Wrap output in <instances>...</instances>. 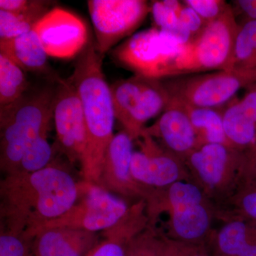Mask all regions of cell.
Returning a JSON list of instances; mask_svg holds the SVG:
<instances>
[{
    "label": "cell",
    "mask_w": 256,
    "mask_h": 256,
    "mask_svg": "<svg viewBox=\"0 0 256 256\" xmlns=\"http://www.w3.org/2000/svg\"><path fill=\"white\" fill-rule=\"evenodd\" d=\"M78 190L66 170L52 163L35 172L6 175L1 182L2 210L10 230L28 240L37 229L72 208Z\"/></svg>",
    "instance_id": "cell-1"
},
{
    "label": "cell",
    "mask_w": 256,
    "mask_h": 256,
    "mask_svg": "<svg viewBox=\"0 0 256 256\" xmlns=\"http://www.w3.org/2000/svg\"><path fill=\"white\" fill-rule=\"evenodd\" d=\"M104 56L90 40L78 55L70 78L78 90L85 116L86 141L80 160L84 181L99 185L108 148L114 134L110 87L102 70Z\"/></svg>",
    "instance_id": "cell-2"
},
{
    "label": "cell",
    "mask_w": 256,
    "mask_h": 256,
    "mask_svg": "<svg viewBox=\"0 0 256 256\" xmlns=\"http://www.w3.org/2000/svg\"><path fill=\"white\" fill-rule=\"evenodd\" d=\"M56 86L28 92L0 108V164L6 175L16 171L23 154L38 136L48 132L53 118Z\"/></svg>",
    "instance_id": "cell-3"
},
{
    "label": "cell",
    "mask_w": 256,
    "mask_h": 256,
    "mask_svg": "<svg viewBox=\"0 0 256 256\" xmlns=\"http://www.w3.org/2000/svg\"><path fill=\"white\" fill-rule=\"evenodd\" d=\"M238 23L232 4L218 20L184 45L168 64L161 80L202 72L226 70L233 55Z\"/></svg>",
    "instance_id": "cell-4"
},
{
    "label": "cell",
    "mask_w": 256,
    "mask_h": 256,
    "mask_svg": "<svg viewBox=\"0 0 256 256\" xmlns=\"http://www.w3.org/2000/svg\"><path fill=\"white\" fill-rule=\"evenodd\" d=\"M161 80L170 100L195 107L220 108L240 89L256 82V68L226 69Z\"/></svg>",
    "instance_id": "cell-5"
},
{
    "label": "cell",
    "mask_w": 256,
    "mask_h": 256,
    "mask_svg": "<svg viewBox=\"0 0 256 256\" xmlns=\"http://www.w3.org/2000/svg\"><path fill=\"white\" fill-rule=\"evenodd\" d=\"M114 117L133 141L150 120L164 110L169 95L161 80L134 75L110 86Z\"/></svg>",
    "instance_id": "cell-6"
},
{
    "label": "cell",
    "mask_w": 256,
    "mask_h": 256,
    "mask_svg": "<svg viewBox=\"0 0 256 256\" xmlns=\"http://www.w3.org/2000/svg\"><path fill=\"white\" fill-rule=\"evenodd\" d=\"M78 188V200L72 208L37 229L30 239L41 230L53 228L78 229L90 233L107 230L118 224L130 208L124 200L100 185L82 181Z\"/></svg>",
    "instance_id": "cell-7"
},
{
    "label": "cell",
    "mask_w": 256,
    "mask_h": 256,
    "mask_svg": "<svg viewBox=\"0 0 256 256\" xmlns=\"http://www.w3.org/2000/svg\"><path fill=\"white\" fill-rule=\"evenodd\" d=\"M183 46L154 26L134 34L111 54L116 63L134 75L161 80L165 67Z\"/></svg>",
    "instance_id": "cell-8"
},
{
    "label": "cell",
    "mask_w": 256,
    "mask_h": 256,
    "mask_svg": "<svg viewBox=\"0 0 256 256\" xmlns=\"http://www.w3.org/2000/svg\"><path fill=\"white\" fill-rule=\"evenodd\" d=\"M87 4L96 47L104 56L132 34L151 12V4L144 0H89Z\"/></svg>",
    "instance_id": "cell-9"
},
{
    "label": "cell",
    "mask_w": 256,
    "mask_h": 256,
    "mask_svg": "<svg viewBox=\"0 0 256 256\" xmlns=\"http://www.w3.org/2000/svg\"><path fill=\"white\" fill-rule=\"evenodd\" d=\"M166 208L176 238L195 244L210 229L212 212L200 186L180 180L168 188Z\"/></svg>",
    "instance_id": "cell-10"
},
{
    "label": "cell",
    "mask_w": 256,
    "mask_h": 256,
    "mask_svg": "<svg viewBox=\"0 0 256 256\" xmlns=\"http://www.w3.org/2000/svg\"><path fill=\"white\" fill-rule=\"evenodd\" d=\"M208 191L226 192L237 188L244 174L246 153L222 144H206L184 160Z\"/></svg>",
    "instance_id": "cell-11"
},
{
    "label": "cell",
    "mask_w": 256,
    "mask_h": 256,
    "mask_svg": "<svg viewBox=\"0 0 256 256\" xmlns=\"http://www.w3.org/2000/svg\"><path fill=\"white\" fill-rule=\"evenodd\" d=\"M53 119L57 148L70 162H80L86 141L85 116L78 90L70 77L56 82Z\"/></svg>",
    "instance_id": "cell-12"
},
{
    "label": "cell",
    "mask_w": 256,
    "mask_h": 256,
    "mask_svg": "<svg viewBox=\"0 0 256 256\" xmlns=\"http://www.w3.org/2000/svg\"><path fill=\"white\" fill-rule=\"evenodd\" d=\"M48 56L69 60L80 54L89 41L86 24L63 8H54L35 24Z\"/></svg>",
    "instance_id": "cell-13"
},
{
    "label": "cell",
    "mask_w": 256,
    "mask_h": 256,
    "mask_svg": "<svg viewBox=\"0 0 256 256\" xmlns=\"http://www.w3.org/2000/svg\"><path fill=\"white\" fill-rule=\"evenodd\" d=\"M138 140L140 150L133 153L130 166L131 174L137 182L144 186L162 188L182 180V160L146 132H142Z\"/></svg>",
    "instance_id": "cell-14"
},
{
    "label": "cell",
    "mask_w": 256,
    "mask_h": 256,
    "mask_svg": "<svg viewBox=\"0 0 256 256\" xmlns=\"http://www.w3.org/2000/svg\"><path fill=\"white\" fill-rule=\"evenodd\" d=\"M132 142L124 130L114 134L106 152L99 185L122 196H148L146 186L137 182L131 174Z\"/></svg>",
    "instance_id": "cell-15"
},
{
    "label": "cell",
    "mask_w": 256,
    "mask_h": 256,
    "mask_svg": "<svg viewBox=\"0 0 256 256\" xmlns=\"http://www.w3.org/2000/svg\"><path fill=\"white\" fill-rule=\"evenodd\" d=\"M143 132L154 140L161 141L165 149L180 159L184 160L197 148H200L196 131L188 114L182 108L169 100L162 114Z\"/></svg>",
    "instance_id": "cell-16"
},
{
    "label": "cell",
    "mask_w": 256,
    "mask_h": 256,
    "mask_svg": "<svg viewBox=\"0 0 256 256\" xmlns=\"http://www.w3.org/2000/svg\"><path fill=\"white\" fill-rule=\"evenodd\" d=\"M32 238L30 256H86L97 244L95 233L70 228L45 229Z\"/></svg>",
    "instance_id": "cell-17"
},
{
    "label": "cell",
    "mask_w": 256,
    "mask_h": 256,
    "mask_svg": "<svg viewBox=\"0 0 256 256\" xmlns=\"http://www.w3.org/2000/svg\"><path fill=\"white\" fill-rule=\"evenodd\" d=\"M0 53L14 62L24 72L46 76L56 82L48 62V55L40 37L32 30L11 40H0Z\"/></svg>",
    "instance_id": "cell-18"
},
{
    "label": "cell",
    "mask_w": 256,
    "mask_h": 256,
    "mask_svg": "<svg viewBox=\"0 0 256 256\" xmlns=\"http://www.w3.org/2000/svg\"><path fill=\"white\" fill-rule=\"evenodd\" d=\"M217 246L224 256H256V226L237 216L220 228Z\"/></svg>",
    "instance_id": "cell-19"
},
{
    "label": "cell",
    "mask_w": 256,
    "mask_h": 256,
    "mask_svg": "<svg viewBox=\"0 0 256 256\" xmlns=\"http://www.w3.org/2000/svg\"><path fill=\"white\" fill-rule=\"evenodd\" d=\"M181 106L188 114L200 146L206 144H222L230 146L224 132L222 112L218 108L195 107L170 100Z\"/></svg>",
    "instance_id": "cell-20"
},
{
    "label": "cell",
    "mask_w": 256,
    "mask_h": 256,
    "mask_svg": "<svg viewBox=\"0 0 256 256\" xmlns=\"http://www.w3.org/2000/svg\"><path fill=\"white\" fill-rule=\"evenodd\" d=\"M224 132L229 144L234 149L246 152L254 144L256 122L244 112L240 101L234 99L222 112Z\"/></svg>",
    "instance_id": "cell-21"
},
{
    "label": "cell",
    "mask_w": 256,
    "mask_h": 256,
    "mask_svg": "<svg viewBox=\"0 0 256 256\" xmlns=\"http://www.w3.org/2000/svg\"><path fill=\"white\" fill-rule=\"evenodd\" d=\"M26 73L6 56L0 53V108L14 104L28 92Z\"/></svg>",
    "instance_id": "cell-22"
},
{
    "label": "cell",
    "mask_w": 256,
    "mask_h": 256,
    "mask_svg": "<svg viewBox=\"0 0 256 256\" xmlns=\"http://www.w3.org/2000/svg\"><path fill=\"white\" fill-rule=\"evenodd\" d=\"M256 68V21L244 20L238 24L233 55L228 69Z\"/></svg>",
    "instance_id": "cell-23"
},
{
    "label": "cell",
    "mask_w": 256,
    "mask_h": 256,
    "mask_svg": "<svg viewBox=\"0 0 256 256\" xmlns=\"http://www.w3.org/2000/svg\"><path fill=\"white\" fill-rule=\"evenodd\" d=\"M53 146L48 140V132L44 133L25 151L16 171L13 174H28L46 168L54 156Z\"/></svg>",
    "instance_id": "cell-24"
},
{
    "label": "cell",
    "mask_w": 256,
    "mask_h": 256,
    "mask_svg": "<svg viewBox=\"0 0 256 256\" xmlns=\"http://www.w3.org/2000/svg\"><path fill=\"white\" fill-rule=\"evenodd\" d=\"M151 12L156 24L154 26L172 37L180 44L185 45L193 38L174 12L165 6L162 1L152 2Z\"/></svg>",
    "instance_id": "cell-25"
},
{
    "label": "cell",
    "mask_w": 256,
    "mask_h": 256,
    "mask_svg": "<svg viewBox=\"0 0 256 256\" xmlns=\"http://www.w3.org/2000/svg\"><path fill=\"white\" fill-rule=\"evenodd\" d=\"M45 14L46 13H15L0 10V40H11L28 33Z\"/></svg>",
    "instance_id": "cell-26"
},
{
    "label": "cell",
    "mask_w": 256,
    "mask_h": 256,
    "mask_svg": "<svg viewBox=\"0 0 256 256\" xmlns=\"http://www.w3.org/2000/svg\"><path fill=\"white\" fill-rule=\"evenodd\" d=\"M234 203L238 216L256 226V171L242 178L234 194Z\"/></svg>",
    "instance_id": "cell-27"
},
{
    "label": "cell",
    "mask_w": 256,
    "mask_h": 256,
    "mask_svg": "<svg viewBox=\"0 0 256 256\" xmlns=\"http://www.w3.org/2000/svg\"><path fill=\"white\" fill-rule=\"evenodd\" d=\"M105 232L106 240L96 244L86 256H124L126 246L134 238L132 232L120 225Z\"/></svg>",
    "instance_id": "cell-28"
},
{
    "label": "cell",
    "mask_w": 256,
    "mask_h": 256,
    "mask_svg": "<svg viewBox=\"0 0 256 256\" xmlns=\"http://www.w3.org/2000/svg\"><path fill=\"white\" fill-rule=\"evenodd\" d=\"M164 240L152 230L140 233L126 246L124 256H162Z\"/></svg>",
    "instance_id": "cell-29"
},
{
    "label": "cell",
    "mask_w": 256,
    "mask_h": 256,
    "mask_svg": "<svg viewBox=\"0 0 256 256\" xmlns=\"http://www.w3.org/2000/svg\"><path fill=\"white\" fill-rule=\"evenodd\" d=\"M182 2L194 10L206 24L220 18L230 5L224 0H185Z\"/></svg>",
    "instance_id": "cell-30"
},
{
    "label": "cell",
    "mask_w": 256,
    "mask_h": 256,
    "mask_svg": "<svg viewBox=\"0 0 256 256\" xmlns=\"http://www.w3.org/2000/svg\"><path fill=\"white\" fill-rule=\"evenodd\" d=\"M53 2L44 0H0V10L15 13H48Z\"/></svg>",
    "instance_id": "cell-31"
},
{
    "label": "cell",
    "mask_w": 256,
    "mask_h": 256,
    "mask_svg": "<svg viewBox=\"0 0 256 256\" xmlns=\"http://www.w3.org/2000/svg\"><path fill=\"white\" fill-rule=\"evenodd\" d=\"M0 256H30L26 240L12 232L0 236Z\"/></svg>",
    "instance_id": "cell-32"
},
{
    "label": "cell",
    "mask_w": 256,
    "mask_h": 256,
    "mask_svg": "<svg viewBox=\"0 0 256 256\" xmlns=\"http://www.w3.org/2000/svg\"><path fill=\"white\" fill-rule=\"evenodd\" d=\"M162 256H208L202 248L195 244L181 240H164Z\"/></svg>",
    "instance_id": "cell-33"
},
{
    "label": "cell",
    "mask_w": 256,
    "mask_h": 256,
    "mask_svg": "<svg viewBox=\"0 0 256 256\" xmlns=\"http://www.w3.org/2000/svg\"><path fill=\"white\" fill-rule=\"evenodd\" d=\"M178 18L193 38L200 34L207 24L194 10L184 4L178 13Z\"/></svg>",
    "instance_id": "cell-34"
},
{
    "label": "cell",
    "mask_w": 256,
    "mask_h": 256,
    "mask_svg": "<svg viewBox=\"0 0 256 256\" xmlns=\"http://www.w3.org/2000/svg\"><path fill=\"white\" fill-rule=\"evenodd\" d=\"M240 101L244 112L256 122V82L246 88V92Z\"/></svg>",
    "instance_id": "cell-35"
},
{
    "label": "cell",
    "mask_w": 256,
    "mask_h": 256,
    "mask_svg": "<svg viewBox=\"0 0 256 256\" xmlns=\"http://www.w3.org/2000/svg\"><path fill=\"white\" fill-rule=\"evenodd\" d=\"M234 12L238 11L245 20L256 21V0H236L232 2Z\"/></svg>",
    "instance_id": "cell-36"
},
{
    "label": "cell",
    "mask_w": 256,
    "mask_h": 256,
    "mask_svg": "<svg viewBox=\"0 0 256 256\" xmlns=\"http://www.w3.org/2000/svg\"><path fill=\"white\" fill-rule=\"evenodd\" d=\"M256 171V136L252 148L246 152L245 170L244 176L252 174Z\"/></svg>",
    "instance_id": "cell-37"
}]
</instances>
